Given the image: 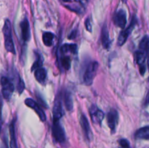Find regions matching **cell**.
I'll list each match as a JSON object with an SVG mask.
<instances>
[{
	"mask_svg": "<svg viewBox=\"0 0 149 148\" xmlns=\"http://www.w3.org/2000/svg\"><path fill=\"white\" fill-rule=\"evenodd\" d=\"M3 34L4 37V46L7 52L15 54L14 43H13V36H12V26L10 21L6 20L4 21V27H3Z\"/></svg>",
	"mask_w": 149,
	"mask_h": 148,
	"instance_id": "obj_1",
	"label": "cell"
},
{
	"mask_svg": "<svg viewBox=\"0 0 149 148\" xmlns=\"http://www.w3.org/2000/svg\"><path fill=\"white\" fill-rule=\"evenodd\" d=\"M99 64L96 61L91 62L87 66L85 72L84 73V76H83V81L87 86H90L93 84V79L95 76Z\"/></svg>",
	"mask_w": 149,
	"mask_h": 148,
	"instance_id": "obj_2",
	"label": "cell"
},
{
	"mask_svg": "<svg viewBox=\"0 0 149 148\" xmlns=\"http://www.w3.org/2000/svg\"><path fill=\"white\" fill-rule=\"evenodd\" d=\"M52 136L58 143H64L65 142V133L63 128L59 120H53L52 127Z\"/></svg>",
	"mask_w": 149,
	"mask_h": 148,
	"instance_id": "obj_3",
	"label": "cell"
},
{
	"mask_svg": "<svg viewBox=\"0 0 149 148\" xmlns=\"http://www.w3.org/2000/svg\"><path fill=\"white\" fill-rule=\"evenodd\" d=\"M1 92L2 95L5 100H10L12 94H13L15 87L12 81L7 77H1Z\"/></svg>",
	"mask_w": 149,
	"mask_h": 148,
	"instance_id": "obj_4",
	"label": "cell"
},
{
	"mask_svg": "<svg viewBox=\"0 0 149 148\" xmlns=\"http://www.w3.org/2000/svg\"><path fill=\"white\" fill-rule=\"evenodd\" d=\"M137 23V18L135 16H134L132 19V21H131L130 24L128 26V28H127L126 29L122 30V32L119 34V38H118V44L119 46H122V45L125 44V42L127 40L128 37L130 36V35L131 34L132 31L133 30V29L135 28V26Z\"/></svg>",
	"mask_w": 149,
	"mask_h": 148,
	"instance_id": "obj_5",
	"label": "cell"
},
{
	"mask_svg": "<svg viewBox=\"0 0 149 148\" xmlns=\"http://www.w3.org/2000/svg\"><path fill=\"white\" fill-rule=\"evenodd\" d=\"M90 114L93 123L96 124H101L104 118V113L98 108L96 105L93 104L90 108Z\"/></svg>",
	"mask_w": 149,
	"mask_h": 148,
	"instance_id": "obj_6",
	"label": "cell"
},
{
	"mask_svg": "<svg viewBox=\"0 0 149 148\" xmlns=\"http://www.w3.org/2000/svg\"><path fill=\"white\" fill-rule=\"evenodd\" d=\"M52 114H53V120H59L64 115L61 94H59L55 99Z\"/></svg>",
	"mask_w": 149,
	"mask_h": 148,
	"instance_id": "obj_7",
	"label": "cell"
},
{
	"mask_svg": "<svg viewBox=\"0 0 149 148\" xmlns=\"http://www.w3.org/2000/svg\"><path fill=\"white\" fill-rule=\"evenodd\" d=\"M25 104L28 106V107H31V108L33 109L35 112L36 113V114L38 115V116L39 117L40 120L42 121H45L46 120V115H45V113L44 112V110H42V107L39 105L36 102H35L34 100H32L31 98H27L25 100Z\"/></svg>",
	"mask_w": 149,
	"mask_h": 148,
	"instance_id": "obj_8",
	"label": "cell"
},
{
	"mask_svg": "<svg viewBox=\"0 0 149 148\" xmlns=\"http://www.w3.org/2000/svg\"><path fill=\"white\" fill-rule=\"evenodd\" d=\"M118 120H119V114H118L117 110L111 109L107 115V123L109 125V127L110 128L111 131L113 133L116 131Z\"/></svg>",
	"mask_w": 149,
	"mask_h": 148,
	"instance_id": "obj_9",
	"label": "cell"
},
{
	"mask_svg": "<svg viewBox=\"0 0 149 148\" xmlns=\"http://www.w3.org/2000/svg\"><path fill=\"white\" fill-rule=\"evenodd\" d=\"M113 21L115 25L121 28H125L127 24V14L126 12L124 10H118L114 15L113 17Z\"/></svg>",
	"mask_w": 149,
	"mask_h": 148,
	"instance_id": "obj_10",
	"label": "cell"
},
{
	"mask_svg": "<svg viewBox=\"0 0 149 148\" xmlns=\"http://www.w3.org/2000/svg\"><path fill=\"white\" fill-rule=\"evenodd\" d=\"M20 32H21L22 39L25 42L28 41L31 37V30L29 22L26 17H25L20 24Z\"/></svg>",
	"mask_w": 149,
	"mask_h": 148,
	"instance_id": "obj_11",
	"label": "cell"
},
{
	"mask_svg": "<svg viewBox=\"0 0 149 148\" xmlns=\"http://www.w3.org/2000/svg\"><path fill=\"white\" fill-rule=\"evenodd\" d=\"M80 124H81V129H82L83 133L84 136L88 140H91L93 138V133H92L91 129H90V123L87 120V118L84 115H81L80 118Z\"/></svg>",
	"mask_w": 149,
	"mask_h": 148,
	"instance_id": "obj_12",
	"label": "cell"
},
{
	"mask_svg": "<svg viewBox=\"0 0 149 148\" xmlns=\"http://www.w3.org/2000/svg\"><path fill=\"white\" fill-rule=\"evenodd\" d=\"M101 42L103 46L105 49H109V46L111 44V41L109 39V30H108L107 26L106 24L103 26V28H102L101 31Z\"/></svg>",
	"mask_w": 149,
	"mask_h": 148,
	"instance_id": "obj_13",
	"label": "cell"
},
{
	"mask_svg": "<svg viewBox=\"0 0 149 148\" xmlns=\"http://www.w3.org/2000/svg\"><path fill=\"white\" fill-rule=\"evenodd\" d=\"M135 137L137 139L149 140V126L141 128L135 132Z\"/></svg>",
	"mask_w": 149,
	"mask_h": 148,
	"instance_id": "obj_14",
	"label": "cell"
},
{
	"mask_svg": "<svg viewBox=\"0 0 149 148\" xmlns=\"http://www.w3.org/2000/svg\"><path fill=\"white\" fill-rule=\"evenodd\" d=\"M61 52L62 55H66L67 53L77 54V45L74 44H65L61 48Z\"/></svg>",
	"mask_w": 149,
	"mask_h": 148,
	"instance_id": "obj_15",
	"label": "cell"
},
{
	"mask_svg": "<svg viewBox=\"0 0 149 148\" xmlns=\"http://www.w3.org/2000/svg\"><path fill=\"white\" fill-rule=\"evenodd\" d=\"M15 122L13 120L10 125V148H17V140H16L15 131Z\"/></svg>",
	"mask_w": 149,
	"mask_h": 148,
	"instance_id": "obj_16",
	"label": "cell"
},
{
	"mask_svg": "<svg viewBox=\"0 0 149 148\" xmlns=\"http://www.w3.org/2000/svg\"><path fill=\"white\" fill-rule=\"evenodd\" d=\"M54 39H55V35L52 32H45L42 36V41L45 46H50L53 44Z\"/></svg>",
	"mask_w": 149,
	"mask_h": 148,
	"instance_id": "obj_17",
	"label": "cell"
},
{
	"mask_svg": "<svg viewBox=\"0 0 149 148\" xmlns=\"http://www.w3.org/2000/svg\"><path fill=\"white\" fill-rule=\"evenodd\" d=\"M64 104H65V107L68 110H71L73 109V98L71 93L69 91H65L64 94Z\"/></svg>",
	"mask_w": 149,
	"mask_h": 148,
	"instance_id": "obj_18",
	"label": "cell"
},
{
	"mask_svg": "<svg viewBox=\"0 0 149 148\" xmlns=\"http://www.w3.org/2000/svg\"><path fill=\"white\" fill-rule=\"evenodd\" d=\"M35 78L39 83H43L46 79L47 72L46 70L43 68H39L35 71Z\"/></svg>",
	"mask_w": 149,
	"mask_h": 148,
	"instance_id": "obj_19",
	"label": "cell"
},
{
	"mask_svg": "<svg viewBox=\"0 0 149 148\" xmlns=\"http://www.w3.org/2000/svg\"><path fill=\"white\" fill-rule=\"evenodd\" d=\"M149 47V36L146 35L143 37V39H141V42H140L139 44V50L143 51V52H145L147 53V51H148Z\"/></svg>",
	"mask_w": 149,
	"mask_h": 148,
	"instance_id": "obj_20",
	"label": "cell"
},
{
	"mask_svg": "<svg viewBox=\"0 0 149 148\" xmlns=\"http://www.w3.org/2000/svg\"><path fill=\"white\" fill-rule=\"evenodd\" d=\"M60 62H61L63 68L66 70V71L71 68V59L68 56H65V55H63L61 59H60Z\"/></svg>",
	"mask_w": 149,
	"mask_h": 148,
	"instance_id": "obj_21",
	"label": "cell"
},
{
	"mask_svg": "<svg viewBox=\"0 0 149 148\" xmlns=\"http://www.w3.org/2000/svg\"><path fill=\"white\" fill-rule=\"evenodd\" d=\"M42 62H43V59H42V56H41L40 55H38L37 54V57H36V61H35L33 66H32V68H31L32 71H33L34 69L36 70L39 68H42Z\"/></svg>",
	"mask_w": 149,
	"mask_h": 148,
	"instance_id": "obj_22",
	"label": "cell"
},
{
	"mask_svg": "<svg viewBox=\"0 0 149 148\" xmlns=\"http://www.w3.org/2000/svg\"><path fill=\"white\" fill-rule=\"evenodd\" d=\"M17 91L20 94H22L23 91L25 89V84H24V81L21 79V78H19L18 80V82H17Z\"/></svg>",
	"mask_w": 149,
	"mask_h": 148,
	"instance_id": "obj_23",
	"label": "cell"
},
{
	"mask_svg": "<svg viewBox=\"0 0 149 148\" xmlns=\"http://www.w3.org/2000/svg\"><path fill=\"white\" fill-rule=\"evenodd\" d=\"M121 147L123 148H130V143L127 139H121L119 142Z\"/></svg>",
	"mask_w": 149,
	"mask_h": 148,
	"instance_id": "obj_24",
	"label": "cell"
},
{
	"mask_svg": "<svg viewBox=\"0 0 149 148\" xmlns=\"http://www.w3.org/2000/svg\"><path fill=\"white\" fill-rule=\"evenodd\" d=\"M85 27L86 29H87L88 31L91 32L92 31V25L91 23H90V18H87L85 20Z\"/></svg>",
	"mask_w": 149,
	"mask_h": 148,
	"instance_id": "obj_25",
	"label": "cell"
},
{
	"mask_svg": "<svg viewBox=\"0 0 149 148\" xmlns=\"http://www.w3.org/2000/svg\"><path fill=\"white\" fill-rule=\"evenodd\" d=\"M76 36H77V30H74L73 32H71V33L70 34V36H68V38L71 39H74V38H76Z\"/></svg>",
	"mask_w": 149,
	"mask_h": 148,
	"instance_id": "obj_26",
	"label": "cell"
},
{
	"mask_svg": "<svg viewBox=\"0 0 149 148\" xmlns=\"http://www.w3.org/2000/svg\"><path fill=\"white\" fill-rule=\"evenodd\" d=\"M75 1H77V2H79V4H81V5L83 6L87 5V0H75Z\"/></svg>",
	"mask_w": 149,
	"mask_h": 148,
	"instance_id": "obj_27",
	"label": "cell"
},
{
	"mask_svg": "<svg viewBox=\"0 0 149 148\" xmlns=\"http://www.w3.org/2000/svg\"><path fill=\"white\" fill-rule=\"evenodd\" d=\"M146 105H148V104H149V91H148V94H147L146 100Z\"/></svg>",
	"mask_w": 149,
	"mask_h": 148,
	"instance_id": "obj_28",
	"label": "cell"
},
{
	"mask_svg": "<svg viewBox=\"0 0 149 148\" xmlns=\"http://www.w3.org/2000/svg\"><path fill=\"white\" fill-rule=\"evenodd\" d=\"M63 1H65V2H70V1H71V0H63Z\"/></svg>",
	"mask_w": 149,
	"mask_h": 148,
	"instance_id": "obj_29",
	"label": "cell"
},
{
	"mask_svg": "<svg viewBox=\"0 0 149 148\" xmlns=\"http://www.w3.org/2000/svg\"><path fill=\"white\" fill-rule=\"evenodd\" d=\"M148 67H149V55H148Z\"/></svg>",
	"mask_w": 149,
	"mask_h": 148,
	"instance_id": "obj_30",
	"label": "cell"
},
{
	"mask_svg": "<svg viewBox=\"0 0 149 148\" xmlns=\"http://www.w3.org/2000/svg\"><path fill=\"white\" fill-rule=\"evenodd\" d=\"M123 1H125H125H126V0H123Z\"/></svg>",
	"mask_w": 149,
	"mask_h": 148,
	"instance_id": "obj_31",
	"label": "cell"
},
{
	"mask_svg": "<svg viewBox=\"0 0 149 148\" xmlns=\"http://www.w3.org/2000/svg\"><path fill=\"white\" fill-rule=\"evenodd\" d=\"M148 81H149V78H148Z\"/></svg>",
	"mask_w": 149,
	"mask_h": 148,
	"instance_id": "obj_32",
	"label": "cell"
},
{
	"mask_svg": "<svg viewBox=\"0 0 149 148\" xmlns=\"http://www.w3.org/2000/svg\"><path fill=\"white\" fill-rule=\"evenodd\" d=\"M121 148H123V147H121Z\"/></svg>",
	"mask_w": 149,
	"mask_h": 148,
	"instance_id": "obj_33",
	"label": "cell"
}]
</instances>
